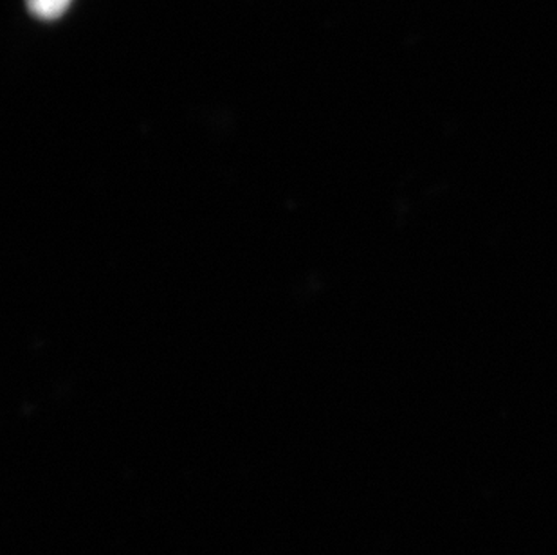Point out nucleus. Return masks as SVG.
<instances>
[{
  "instance_id": "f257e3e1",
  "label": "nucleus",
  "mask_w": 557,
  "mask_h": 555,
  "mask_svg": "<svg viewBox=\"0 0 557 555\" xmlns=\"http://www.w3.org/2000/svg\"><path fill=\"white\" fill-rule=\"evenodd\" d=\"M71 0H27V8L33 15L44 21L59 18L67 11Z\"/></svg>"
}]
</instances>
